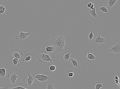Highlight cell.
Returning <instances> with one entry per match:
<instances>
[{
    "label": "cell",
    "mask_w": 120,
    "mask_h": 89,
    "mask_svg": "<svg viewBox=\"0 0 120 89\" xmlns=\"http://www.w3.org/2000/svg\"><path fill=\"white\" fill-rule=\"evenodd\" d=\"M45 49L47 51L49 52V53L50 54L53 53L55 52V48L53 46L47 47Z\"/></svg>",
    "instance_id": "obj_17"
},
{
    "label": "cell",
    "mask_w": 120,
    "mask_h": 89,
    "mask_svg": "<svg viewBox=\"0 0 120 89\" xmlns=\"http://www.w3.org/2000/svg\"><path fill=\"white\" fill-rule=\"evenodd\" d=\"M96 5H94V10H91L90 9H89V13L91 15V19L93 20L98 19L99 18V16L97 15L96 12Z\"/></svg>",
    "instance_id": "obj_9"
},
{
    "label": "cell",
    "mask_w": 120,
    "mask_h": 89,
    "mask_svg": "<svg viewBox=\"0 0 120 89\" xmlns=\"http://www.w3.org/2000/svg\"><path fill=\"white\" fill-rule=\"evenodd\" d=\"M118 88H119V89H120V85H119L118 86Z\"/></svg>",
    "instance_id": "obj_33"
},
{
    "label": "cell",
    "mask_w": 120,
    "mask_h": 89,
    "mask_svg": "<svg viewBox=\"0 0 120 89\" xmlns=\"http://www.w3.org/2000/svg\"><path fill=\"white\" fill-rule=\"evenodd\" d=\"M10 86L9 85L5 86V87L3 88H0V89H8V88Z\"/></svg>",
    "instance_id": "obj_28"
},
{
    "label": "cell",
    "mask_w": 120,
    "mask_h": 89,
    "mask_svg": "<svg viewBox=\"0 0 120 89\" xmlns=\"http://www.w3.org/2000/svg\"><path fill=\"white\" fill-rule=\"evenodd\" d=\"M6 74V69L4 68H2L0 67V80H5V76Z\"/></svg>",
    "instance_id": "obj_11"
},
{
    "label": "cell",
    "mask_w": 120,
    "mask_h": 89,
    "mask_svg": "<svg viewBox=\"0 0 120 89\" xmlns=\"http://www.w3.org/2000/svg\"><path fill=\"white\" fill-rule=\"evenodd\" d=\"M70 59L73 64L74 66L75 67L78 69V70H79L80 69V67L79 65V62L76 60L73 59Z\"/></svg>",
    "instance_id": "obj_18"
},
{
    "label": "cell",
    "mask_w": 120,
    "mask_h": 89,
    "mask_svg": "<svg viewBox=\"0 0 120 89\" xmlns=\"http://www.w3.org/2000/svg\"><path fill=\"white\" fill-rule=\"evenodd\" d=\"M101 37H100V35H97L96 37H94V38L92 43L95 45L101 44Z\"/></svg>",
    "instance_id": "obj_13"
},
{
    "label": "cell",
    "mask_w": 120,
    "mask_h": 89,
    "mask_svg": "<svg viewBox=\"0 0 120 89\" xmlns=\"http://www.w3.org/2000/svg\"><path fill=\"white\" fill-rule=\"evenodd\" d=\"M115 79L119 80V77L118 76H115Z\"/></svg>",
    "instance_id": "obj_32"
},
{
    "label": "cell",
    "mask_w": 120,
    "mask_h": 89,
    "mask_svg": "<svg viewBox=\"0 0 120 89\" xmlns=\"http://www.w3.org/2000/svg\"><path fill=\"white\" fill-rule=\"evenodd\" d=\"M6 9L3 5H0V14L4 15L6 13Z\"/></svg>",
    "instance_id": "obj_22"
},
{
    "label": "cell",
    "mask_w": 120,
    "mask_h": 89,
    "mask_svg": "<svg viewBox=\"0 0 120 89\" xmlns=\"http://www.w3.org/2000/svg\"><path fill=\"white\" fill-rule=\"evenodd\" d=\"M17 73L10 72L8 75L7 78L8 81L14 84H16V83L17 79L19 77L17 75Z\"/></svg>",
    "instance_id": "obj_4"
},
{
    "label": "cell",
    "mask_w": 120,
    "mask_h": 89,
    "mask_svg": "<svg viewBox=\"0 0 120 89\" xmlns=\"http://www.w3.org/2000/svg\"><path fill=\"white\" fill-rule=\"evenodd\" d=\"M117 1V0H107L106 1L105 3L109 8L111 9L116 3Z\"/></svg>",
    "instance_id": "obj_10"
},
{
    "label": "cell",
    "mask_w": 120,
    "mask_h": 89,
    "mask_svg": "<svg viewBox=\"0 0 120 89\" xmlns=\"http://www.w3.org/2000/svg\"><path fill=\"white\" fill-rule=\"evenodd\" d=\"M99 9L100 10L102 11L103 12L107 14L109 13L108 10L106 8L105 5L104 4H101L99 5Z\"/></svg>",
    "instance_id": "obj_16"
},
{
    "label": "cell",
    "mask_w": 120,
    "mask_h": 89,
    "mask_svg": "<svg viewBox=\"0 0 120 89\" xmlns=\"http://www.w3.org/2000/svg\"><path fill=\"white\" fill-rule=\"evenodd\" d=\"M95 85L96 89H100L103 86L102 83L100 81L96 82L95 83Z\"/></svg>",
    "instance_id": "obj_23"
},
{
    "label": "cell",
    "mask_w": 120,
    "mask_h": 89,
    "mask_svg": "<svg viewBox=\"0 0 120 89\" xmlns=\"http://www.w3.org/2000/svg\"><path fill=\"white\" fill-rule=\"evenodd\" d=\"M51 43L54 47L55 52L59 54L63 51L65 44V39L63 37L62 35L53 38Z\"/></svg>",
    "instance_id": "obj_1"
},
{
    "label": "cell",
    "mask_w": 120,
    "mask_h": 89,
    "mask_svg": "<svg viewBox=\"0 0 120 89\" xmlns=\"http://www.w3.org/2000/svg\"><path fill=\"white\" fill-rule=\"evenodd\" d=\"M34 77L36 79V81L37 82L41 83L43 82H46L48 83L50 82V77H49L44 75L40 74L39 72L36 74Z\"/></svg>",
    "instance_id": "obj_2"
},
{
    "label": "cell",
    "mask_w": 120,
    "mask_h": 89,
    "mask_svg": "<svg viewBox=\"0 0 120 89\" xmlns=\"http://www.w3.org/2000/svg\"><path fill=\"white\" fill-rule=\"evenodd\" d=\"M30 33L31 32L30 31H29L27 33L21 31L16 36L15 38L18 41L20 42L26 39Z\"/></svg>",
    "instance_id": "obj_5"
},
{
    "label": "cell",
    "mask_w": 120,
    "mask_h": 89,
    "mask_svg": "<svg viewBox=\"0 0 120 89\" xmlns=\"http://www.w3.org/2000/svg\"><path fill=\"white\" fill-rule=\"evenodd\" d=\"M94 38V35L93 32H91L89 35L88 36L87 38L88 41H90Z\"/></svg>",
    "instance_id": "obj_25"
},
{
    "label": "cell",
    "mask_w": 120,
    "mask_h": 89,
    "mask_svg": "<svg viewBox=\"0 0 120 89\" xmlns=\"http://www.w3.org/2000/svg\"><path fill=\"white\" fill-rule=\"evenodd\" d=\"M38 58L40 62L45 63H47L49 62H52L50 55L48 54L41 53L38 55Z\"/></svg>",
    "instance_id": "obj_3"
},
{
    "label": "cell",
    "mask_w": 120,
    "mask_h": 89,
    "mask_svg": "<svg viewBox=\"0 0 120 89\" xmlns=\"http://www.w3.org/2000/svg\"><path fill=\"white\" fill-rule=\"evenodd\" d=\"M120 43H116L114 45L111 47L108 51L114 53L118 54L120 52Z\"/></svg>",
    "instance_id": "obj_8"
},
{
    "label": "cell",
    "mask_w": 120,
    "mask_h": 89,
    "mask_svg": "<svg viewBox=\"0 0 120 89\" xmlns=\"http://www.w3.org/2000/svg\"><path fill=\"white\" fill-rule=\"evenodd\" d=\"M115 83L118 85H120V83H119V80L115 79Z\"/></svg>",
    "instance_id": "obj_29"
},
{
    "label": "cell",
    "mask_w": 120,
    "mask_h": 89,
    "mask_svg": "<svg viewBox=\"0 0 120 89\" xmlns=\"http://www.w3.org/2000/svg\"><path fill=\"white\" fill-rule=\"evenodd\" d=\"M33 57L34 55L31 53H27L25 55L23 59V61L24 62H28L31 60V58H32Z\"/></svg>",
    "instance_id": "obj_12"
},
{
    "label": "cell",
    "mask_w": 120,
    "mask_h": 89,
    "mask_svg": "<svg viewBox=\"0 0 120 89\" xmlns=\"http://www.w3.org/2000/svg\"><path fill=\"white\" fill-rule=\"evenodd\" d=\"M50 70L52 71H54L56 69V66L54 65H52L50 67Z\"/></svg>",
    "instance_id": "obj_26"
},
{
    "label": "cell",
    "mask_w": 120,
    "mask_h": 89,
    "mask_svg": "<svg viewBox=\"0 0 120 89\" xmlns=\"http://www.w3.org/2000/svg\"><path fill=\"white\" fill-rule=\"evenodd\" d=\"M94 5L93 4H92V5H91V6L90 8V9L91 10H94Z\"/></svg>",
    "instance_id": "obj_30"
},
{
    "label": "cell",
    "mask_w": 120,
    "mask_h": 89,
    "mask_svg": "<svg viewBox=\"0 0 120 89\" xmlns=\"http://www.w3.org/2000/svg\"><path fill=\"white\" fill-rule=\"evenodd\" d=\"M19 62V60L17 58H15L13 60V62L14 66H18Z\"/></svg>",
    "instance_id": "obj_24"
},
{
    "label": "cell",
    "mask_w": 120,
    "mask_h": 89,
    "mask_svg": "<svg viewBox=\"0 0 120 89\" xmlns=\"http://www.w3.org/2000/svg\"><path fill=\"white\" fill-rule=\"evenodd\" d=\"M46 89H55L54 85L51 82H49L47 83L45 87Z\"/></svg>",
    "instance_id": "obj_21"
},
{
    "label": "cell",
    "mask_w": 120,
    "mask_h": 89,
    "mask_svg": "<svg viewBox=\"0 0 120 89\" xmlns=\"http://www.w3.org/2000/svg\"><path fill=\"white\" fill-rule=\"evenodd\" d=\"M96 58L92 54L88 53L86 57V59L88 62H94L95 61Z\"/></svg>",
    "instance_id": "obj_14"
},
{
    "label": "cell",
    "mask_w": 120,
    "mask_h": 89,
    "mask_svg": "<svg viewBox=\"0 0 120 89\" xmlns=\"http://www.w3.org/2000/svg\"><path fill=\"white\" fill-rule=\"evenodd\" d=\"M92 4V3H89L87 5V7L89 8H90Z\"/></svg>",
    "instance_id": "obj_31"
},
{
    "label": "cell",
    "mask_w": 120,
    "mask_h": 89,
    "mask_svg": "<svg viewBox=\"0 0 120 89\" xmlns=\"http://www.w3.org/2000/svg\"><path fill=\"white\" fill-rule=\"evenodd\" d=\"M70 52L69 50L68 54H64L62 55V58L64 62H66L69 60L70 59Z\"/></svg>",
    "instance_id": "obj_15"
},
{
    "label": "cell",
    "mask_w": 120,
    "mask_h": 89,
    "mask_svg": "<svg viewBox=\"0 0 120 89\" xmlns=\"http://www.w3.org/2000/svg\"><path fill=\"white\" fill-rule=\"evenodd\" d=\"M74 70H73L70 69L66 70V74L68 77L72 78L74 75Z\"/></svg>",
    "instance_id": "obj_19"
},
{
    "label": "cell",
    "mask_w": 120,
    "mask_h": 89,
    "mask_svg": "<svg viewBox=\"0 0 120 89\" xmlns=\"http://www.w3.org/2000/svg\"><path fill=\"white\" fill-rule=\"evenodd\" d=\"M17 87L14 88H11L8 89H28L25 88L23 87L24 85L22 83L19 82L18 83Z\"/></svg>",
    "instance_id": "obj_20"
},
{
    "label": "cell",
    "mask_w": 120,
    "mask_h": 89,
    "mask_svg": "<svg viewBox=\"0 0 120 89\" xmlns=\"http://www.w3.org/2000/svg\"><path fill=\"white\" fill-rule=\"evenodd\" d=\"M11 54L15 58L19 59V62H22V57L23 55V52L19 50L18 49H16L15 50H12Z\"/></svg>",
    "instance_id": "obj_7"
},
{
    "label": "cell",
    "mask_w": 120,
    "mask_h": 89,
    "mask_svg": "<svg viewBox=\"0 0 120 89\" xmlns=\"http://www.w3.org/2000/svg\"><path fill=\"white\" fill-rule=\"evenodd\" d=\"M27 73L28 77L26 78L25 81L27 83V85L29 86L30 87H31L32 83L36 82V80L34 77L28 71Z\"/></svg>",
    "instance_id": "obj_6"
},
{
    "label": "cell",
    "mask_w": 120,
    "mask_h": 89,
    "mask_svg": "<svg viewBox=\"0 0 120 89\" xmlns=\"http://www.w3.org/2000/svg\"><path fill=\"white\" fill-rule=\"evenodd\" d=\"M107 40L105 39L103 37L101 38V44L105 43V42Z\"/></svg>",
    "instance_id": "obj_27"
}]
</instances>
